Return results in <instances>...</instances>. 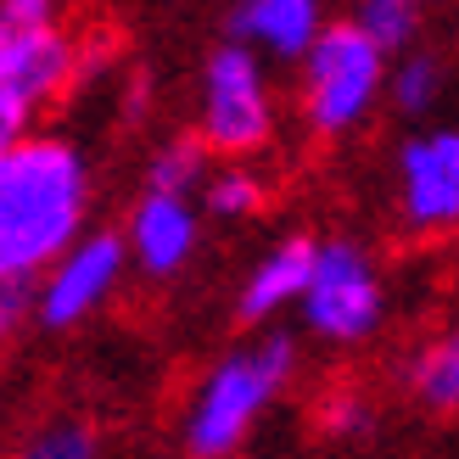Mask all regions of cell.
Wrapping results in <instances>:
<instances>
[{
	"mask_svg": "<svg viewBox=\"0 0 459 459\" xmlns=\"http://www.w3.org/2000/svg\"><path fill=\"white\" fill-rule=\"evenodd\" d=\"M90 219V163L62 134H12L0 146V274L39 281Z\"/></svg>",
	"mask_w": 459,
	"mask_h": 459,
	"instance_id": "1",
	"label": "cell"
},
{
	"mask_svg": "<svg viewBox=\"0 0 459 459\" xmlns=\"http://www.w3.org/2000/svg\"><path fill=\"white\" fill-rule=\"evenodd\" d=\"M291 370H297V342L286 331H269L258 342H247V348L224 353L186 403V426H179L186 454L191 459L236 454L269 415V403L281 398Z\"/></svg>",
	"mask_w": 459,
	"mask_h": 459,
	"instance_id": "2",
	"label": "cell"
},
{
	"mask_svg": "<svg viewBox=\"0 0 459 459\" xmlns=\"http://www.w3.org/2000/svg\"><path fill=\"white\" fill-rule=\"evenodd\" d=\"M393 51L359 29V22H331L325 34L308 45V56L297 62V107L314 134H353L370 124V112L386 101V79H393Z\"/></svg>",
	"mask_w": 459,
	"mask_h": 459,
	"instance_id": "3",
	"label": "cell"
},
{
	"mask_svg": "<svg viewBox=\"0 0 459 459\" xmlns=\"http://www.w3.org/2000/svg\"><path fill=\"white\" fill-rule=\"evenodd\" d=\"M196 134L213 146V157H258L274 141L269 56H258L247 39H230L202 62Z\"/></svg>",
	"mask_w": 459,
	"mask_h": 459,
	"instance_id": "4",
	"label": "cell"
},
{
	"mask_svg": "<svg viewBox=\"0 0 459 459\" xmlns=\"http://www.w3.org/2000/svg\"><path fill=\"white\" fill-rule=\"evenodd\" d=\"M84 79V45L62 22H0V134H29Z\"/></svg>",
	"mask_w": 459,
	"mask_h": 459,
	"instance_id": "5",
	"label": "cell"
},
{
	"mask_svg": "<svg viewBox=\"0 0 459 459\" xmlns=\"http://www.w3.org/2000/svg\"><path fill=\"white\" fill-rule=\"evenodd\" d=\"M297 314H303V331L331 342V348L370 342L386 319V286H381L376 258L348 236L319 241L314 274H308V291H303V303H297Z\"/></svg>",
	"mask_w": 459,
	"mask_h": 459,
	"instance_id": "6",
	"label": "cell"
},
{
	"mask_svg": "<svg viewBox=\"0 0 459 459\" xmlns=\"http://www.w3.org/2000/svg\"><path fill=\"white\" fill-rule=\"evenodd\" d=\"M129 241L112 230H84V236L62 252L34 281V325L39 331H74L84 325L96 308L112 303L124 269H129Z\"/></svg>",
	"mask_w": 459,
	"mask_h": 459,
	"instance_id": "7",
	"label": "cell"
},
{
	"mask_svg": "<svg viewBox=\"0 0 459 459\" xmlns=\"http://www.w3.org/2000/svg\"><path fill=\"white\" fill-rule=\"evenodd\" d=\"M393 196H398V224L409 236H454L459 230V124H431L398 146Z\"/></svg>",
	"mask_w": 459,
	"mask_h": 459,
	"instance_id": "8",
	"label": "cell"
},
{
	"mask_svg": "<svg viewBox=\"0 0 459 459\" xmlns=\"http://www.w3.org/2000/svg\"><path fill=\"white\" fill-rule=\"evenodd\" d=\"M124 241H129V258H134V269H141V274H152V281H174V274L196 258V241H202L191 191L146 186L141 202L129 208Z\"/></svg>",
	"mask_w": 459,
	"mask_h": 459,
	"instance_id": "9",
	"label": "cell"
},
{
	"mask_svg": "<svg viewBox=\"0 0 459 459\" xmlns=\"http://www.w3.org/2000/svg\"><path fill=\"white\" fill-rule=\"evenodd\" d=\"M325 0H241L230 12V39H247L258 56L297 67L308 45L325 34Z\"/></svg>",
	"mask_w": 459,
	"mask_h": 459,
	"instance_id": "10",
	"label": "cell"
},
{
	"mask_svg": "<svg viewBox=\"0 0 459 459\" xmlns=\"http://www.w3.org/2000/svg\"><path fill=\"white\" fill-rule=\"evenodd\" d=\"M314 252H319V241H308V236H286L269 252H258V264L247 269V281L236 291V319L241 325H264V319L303 303L308 274H314Z\"/></svg>",
	"mask_w": 459,
	"mask_h": 459,
	"instance_id": "11",
	"label": "cell"
},
{
	"mask_svg": "<svg viewBox=\"0 0 459 459\" xmlns=\"http://www.w3.org/2000/svg\"><path fill=\"white\" fill-rule=\"evenodd\" d=\"M409 398L426 415H459V331L431 336L409 359Z\"/></svg>",
	"mask_w": 459,
	"mask_h": 459,
	"instance_id": "12",
	"label": "cell"
},
{
	"mask_svg": "<svg viewBox=\"0 0 459 459\" xmlns=\"http://www.w3.org/2000/svg\"><path fill=\"white\" fill-rule=\"evenodd\" d=\"M443 90H448L443 56L415 51V45H409V51H398L393 79H386V107H393L398 118H409V124L431 118V112H437V101H443Z\"/></svg>",
	"mask_w": 459,
	"mask_h": 459,
	"instance_id": "13",
	"label": "cell"
},
{
	"mask_svg": "<svg viewBox=\"0 0 459 459\" xmlns=\"http://www.w3.org/2000/svg\"><path fill=\"white\" fill-rule=\"evenodd\" d=\"M264 202H269L264 174L247 157H224V169L202 179V208L213 219H252V213H264Z\"/></svg>",
	"mask_w": 459,
	"mask_h": 459,
	"instance_id": "14",
	"label": "cell"
},
{
	"mask_svg": "<svg viewBox=\"0 0 459 459\" xmlns=\"http://www.w3.org/2000/svg\"><path fill=\"white\" fill-rule=\"evenodd\" d=\"M420 6L426 0H353V22L381 45V51L398 56L420 34Z\"/></svg>",
	"mask_w": 459,
	"mask_h": 459,
	"instance_id": "15",
	"label": "cell"
},
{
	"mask_svg": "<svg viewBox=\"0 0 459 459\" xmlns=\"http://www.w3.org/2000/svg\"><path fill=\"white\" fill-rule=\"evenodd\" d=\"M208 157L213 146L202 134H179V141H163L146 163V186H163V191H191L196 179H208Z\"/></svg>",
	"mask_w": 459,
	"mask_h": 459,
	"instance_id": "16",
	"label": "cell"
},
{
	"mask_svg": "<svg viewBox=\"0 0 459 459\" xmlns=\"http://www.w3.org/2000/svg\"><path fill=\"white\" fill-rule=\"evenodd\" d=\"M22 454L29 459H96V431L79 426V420H51V426H39L29 443H22Z\"/></svg>",
	"mask_w": 459,
	"mask_h": 459,
	"instance_id": "17",
	"label": "cell"
},
{
	"mask_svg": "<svg viewBox=\"0 0 459 459\" xmlns=\"http://www.w3.org/2000/svg\"><path fill=\"white\" fill-rule=\"evenodd\" d=\"M364 426H370V415H364V403H359L353 393H331V398H319V431H331L336 443L364 437Z\"/></svg>",
	"mask_w": 459,
	"mask_h": 459,
	"instance_id": "18",
	"label": "cell"
},
{
	"mask_svg": "<svg viewBox=\"0 0 459 459\" xmlns=\"http://www.w3.org/2000/svg\"><path fill=\"white\" fill-rule=\"evenodd\" d=\"M62 0H0V22H56Z\"/></svg>",
	"mask_w": 459,
	"mask_h": 459,
	"instance_id": "19",
	"label": "cell"
}]
</instances>
